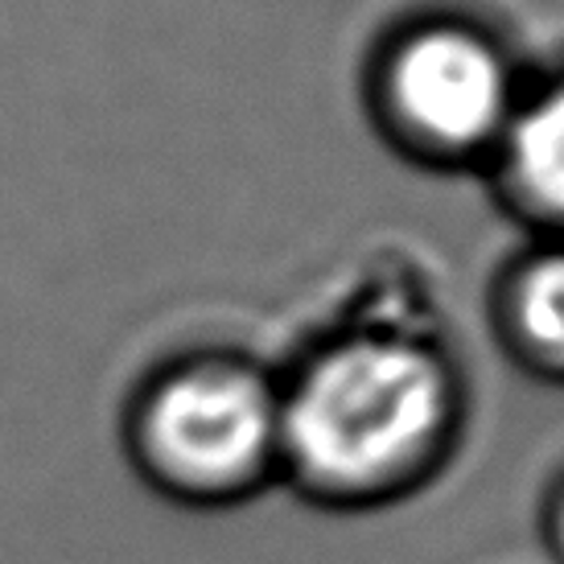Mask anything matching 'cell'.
Listing matches in <instances>:
<instances>
[{
    "label": "cell",
    "mask_w": 564,
    "mask_h": 564,
    "mask_svg": "<svg viewBox=\"0 0 564 564\" xmlns=\"http://www.w3.org/2000/svg\"><path fill=\"white\" fill-rule=\"evenodd\" d=\"M454 424V376L395 329L343 334L281 388V462L329 499H371L433 457Z\"/></svg>",
    "instance_id": "obj_1"
},
{
    "label": "cell",
    "mask_w": 564,
    "mask_h": 564,
    "mask_svg": "<svg viewBox=\"0 0 564 564\" xmlns=\"http://www.w3.org/2000/svg\"><path fill=\"white\" fill-rule=\"evenodd\" d=\"M137 454L189 499H227L281 462V388L236 359L182 362L141 395Z\"/></svg>",
    "instance_id": "obj_2"
},
{
    "label": "cell",
    "mask_w": 564,
    "mask_h": 564,
    "mask_svg": "<svg viewBox=\"0 0 564 564\" xmlns=\"http://www.w3.org/2000/svg\"><path fill=\"white\" fill-rule=\"evenodd\" d=\"M379 91L400 137L441 161L499 153L519 108L499 42L457 21L408 30L383 58Z\"/></svg>",
    "instance_id": "obj_3"
},
{
    "label": "cell",
    "mask_w": 564,
    "mask_h": 564,
    "mask_svg": "<svg viewBox=\"0 0 564 564\" xmlns=\"http://www.w3.org/2000/svg\"><path fill=\"white\" fill-rule=\"evenodd\" d=\"M495 158L519 203L564 231V75L519 99Z\"/></svg>",
    "instance_id": "obj_4"
},
{
    "label": "cell",
    "mask_w": 564,
    "mask_h": 564,
    "mask_svg": "<svg viewBox=\"0 0 564 564\" xmlns=\"http://www.w3.org/2000/svg\"><path fill=\"white\" fill-rule=\"evenodd\" d=\"M507 326L519 350L564 376V248L532 256L507 293Z\"/></svg>",
    "instance_id": "obj_5"
},
{
    "label": "cell",
    "mask_w": 564,
    "mask_h": 564,
    "mask_svg": "<svg viewBox=\"0 0 564 564\" xmlns=\"http://www.w3.org/2000/svg\"><path fill=\"white\" fill-rule=\"evenodd\" d=\"M549 535H552V552H556V561L564 564V490L556 495V507H552Z\"/></svg>",
    "instance_id": "obj_6"
}]
</instances>
